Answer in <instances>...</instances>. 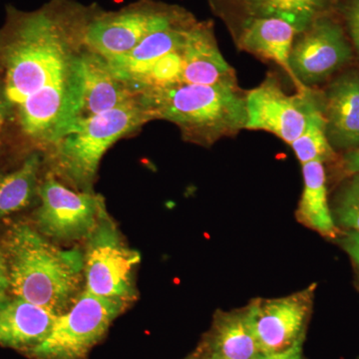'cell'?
Returning a JSON list of instances; mask_svg holds the SVG:
<instances>
[{"instance_id":"obj_14","label":"cell","mask_w":359,"mask_h":359,"mask_svg":"<svg viewBox=\"0 0 359 359\" xmlns=\"http://www.w3.org/2000/svg\"><path fill=\"white\" fill-rule=\"evenodd\" d=\"M323 115L332 148L359 149V72L344 73L330 84Z\"/></svg>"},{"instance_id":"obj_9","label":"cell","mask_w":359,"mask_h":359,"mask_svg":"<svg viewBox=\"0 0 359 359\" xmlns=\"http://www.w3.org/2000/svg\"><path fill=\"white\" fill-rule=\"evenodd\" d=\"M41 205L35 214L44 236L61 241L88 238L107 215L103 198L93 192H75L49 175L39 186Z\"/></svg>"},{"instance_id":"obj_24","label":"cell","mask_w":359,"mask_h":359,"mask_svg":"<svg viewBox=\"0 0 359 359\" xmlns=\"http://www.w3.org/2000/svg\"><path fill=\"white\" fill-rule=\"evenodd\" d=\"M334 214L342 226L359 233V173L340 191Z\"/></svg>"},{"instance_id":"obj_16","label":"cell","mask_w":359,"mask_h":359,"mask_svg":"<svg viewBox=\"0 0 359 359\" xmlns=\"http://www.w3.org/2000/svg\"><path fill=\"white\" fill-rule=\"evenodd\" d=\"M297 33V28L287 21L264 18L245 21L233 36L241 50L273 61L292 78L290 55Z\"/></svg>"},{"instance_id":"obj_18","label":"cell","mask_w":359,"mask_h":359,"mask_svg":"<svg viewBox=\"0 0 359 359\" xmlns=\"http://www.w3.org/2000/svg\"><path fill=\"white\" fill-rule=\"evenodd\" d=\"M203 354L214 359L261 358L248 306L217 313Z\"/></svg>"},{"instance_id":"obj_5","label":"cell","mask_w":359,"mask_h":359,"mask_svg":"<svg viewBox=\"0 0 359 359\" xmlns=\"http://www.w3.org/2000/svg\"><path fill=\"white\" fill-rule=\"evenodd\" d=\"M193 18L181 7L153 0H141L117 11H103L96 7L85 30L84 46L111 59L132 50L152 33Z\"/></svg>"},{"instance_id":"obj_20","label":"cell","mask_w":359,"mask_h":359,"mask_svg":"<svg viewBox=\"0 0 359 359\" xmlns=\"http://www.w3.org/2000/svg\"><path fill=\"white\" fill-rule=\"evenodd\" d=\"M302 176L304 190L297 208V219L323 237L339 238V230L328 205L323 163L313 161L302 165Z\"/></svg>"},{"instance_id":"obj_13","label":"cell","mask_w":359,"mask_h":359,"mask_svg":"<svg viewBox=\"0 0 359 359\" xmlns=\"http://www.w3.org/2000/svg\"><path fill=\"white\" fill-rule=\"evenodd\" d=\"M182 53V83L238 84L235 70L219 51L211 21L196 20L188 28Z\"/></svg>"},{"instance_id":"obj_6","label":"cell","mask_w":359,"mask_h":359,"mask_svg":"<svg viewBox=\"0 0 359 359\" xmlns=\"http://www.w3.org/2000/svg\"><path fill=\"white\" fill-rule=\"evenodd\" d=\"M84 256L86 290L126 308L136 297L134 271L140 254L125 245L108 215L87 238Z\"/></svg>"},{"instance_id":"obj_21","label":"cell","mask_w":359,"mask_h":359,"mask_svg":"<svg viewBox=\"0 0 359 359\" xmlns=\"http://www.w3.org/2000/svg\"><path fill=\"white\" fill-rule=\"evenodd\" d=\"M39 153L28 156L18 169L0 173V219L20 212L32 204L39 194Z\"/></svg>"},{"instance_id":"obj_8","label":"cell","mask_w":359,"mask_h":359,"mask_svg":"<svg viewBox=\"0 0 359 359\" xmlns=\"http://www.w3.org/2000/svg\"><path fill=\"white\" fill-rule=\"evenodd\" d=\"M323 105V96L311 87L290 95L278 77L269 73L245 93V129L269 132L290 145L306 129L309 116Z\"/></svg>"},{"instance_id":"obj_11","label":"cell","mask_w":359,"mask_h":359,"mask_svg":"<svg viewBox=\"0 0 359 359\" xmlns=\"http://www.w3.org/2000/svg\"><path fill=\"white\" fill-rule=\"evenodd\" d=\"M316 285L278 299H257L248 309L262 354L280 353L304 337Z\"/></svg>"},{"instance_id":"obj_25","label":"cell","mask_w":359,"mask_h":359,"mask_svg":"<svg viewBox=\"0 0 359 359\" xmlns=\"http://www.w3.org/2000/svg\"><path fill=\"white\" fill-rule=\"evenodd\" d=\"M347 29L359 54V0H347L342 8Z\"/></svg>"},{"instance_id":"obj_17","label":"cell","mask_w":359,"mask_h":359,"mask_svg":"<svg viewBox=\"0 0 359 359\" xmlns=\"http://www.w3.org/2000/svg\"><path fill=\"white\" fill-rule=\"evenodd\" d=\"M59 314L15 297L0 311V344L32 351L53 330Z\"/></svg>"},{"instance_id":"obj_4","label":"cell","mask_w":359,"mask_h":359,"mask_svg":"<svg viewBox=\"0 0 359 359\" xmlns=\"http://www.w3.org/2000/svg\"><path fill=\"white\" fill-rule=\"evenodd\" d=\"M149 121L138 96L115 109L79 120L51 146L56 171L83 192H92L105 153L116 142Z\"/></svg>"},{"instance_id":"obj_30","label":"cell","mask_w":359,"mask_h":359,"mask_svg":"<svg viewBox=\"0 0 359 359\" xmlns=\"http://www.w3.org/2000/svg\"><path fill=\"white\" fill-rule=\"evenodd\" d=\"M344 167L349 174L359 173V149L351 151L344 157Z\"/></svg>"},{"instance_id":"obj_10","label":"cell","mask_w":359,"mask_h":359,"mask_svg":"<svg viewBox=\"0 0 359 359\" xmlns=\"http://www.w3.org/2000/svg\"><path fill=\"white\" fill-rule=\"evenodd\" d=\"M353 57L344 29L327 14L297 33L290 55V79L297 90L321 83Z\"/></svg>"},{"instance_id":"obj_1","label":"cell","mask_w":359,"mask_h":359,"mask_svg":"<svg viewBox=\"0 0 359 359\" xmlns=\"http://www.w3.org/2000/svg\"><path fill=\"white\" fill-rule=\"evenodd\" d=\"M96 6L51 0L13 16L0 57L1 82L21 129L39 145L56 143L80 119L84 33Z\"/></svg>"},{"instance_id":"obj_26","label":"cell","mask_w":359,"mask_h":359,"mask_svg":"<svg viewBox=\"0 0 359 359\" xmlns=\"http://www.w3.org/2000/svg\"><path fill=\"white\" fill-rule=\"evenodd\" d=\"M9 292H11V283L8 264L4 250L0 248V311L11 301Z\"/></svg>"},{"instance_id":"obj_3","label":"cell","mask_w":359,"mask_h":359,"mask_svg":"<svg viewBox=\"0 0 359 359\" xmlns=\"http://www.w3.org/2000/svg\"><path fill=\"white\" fill-rule=\"evenodd\" d=\"M150 120H166L191 143L210 147L245 129V93L238 84L181 83L139 94Z\"/></svg>"},{"instance_id":"obj_7","label":"cell","mask_w":359,"mask_h":359,"mask_svg":"<svg viewBox=\"0 0 359 359\" xmlns=\"http://www.w3.org/2000/svg\"><path fill=\"white\" fill-rule=\"evenodd\" d=\"M125 306L85 290L60 314L49 337L30 351L37 359H85Z\"/></svg>"},{"instance_id":"obj_28","label":"cell","mask_w":359,"mask_h":359,"mask_svg":"<svg viewBox=\"0 0 359 359\" xmlns=\"http://www.w3.org/2000/svg\"><path fill=\"white\" fill-rule=\"evenodd\" d=\"M302 344L304 339L295 342L294 346L280 353L262 354L259 359H302Z\"/></svg>"},{"instance_id":"obj_12","label":"cell","mask_w":359,"mask_h":359,"mask_svg":"<svg viewBox=\"0 0 359 359\" xmlns=\"http://www.w3.org/2000/svg\"><path fill=\"white\" fill-rule=\"evenodd\" d=\"M212 11L230 28L231 34L245 21L276 18L302 32L325 14L330 0H208Z\"/></svg>"},{"instance_id":"obj_22","label":"cell","mask_w":359,"mask_h":359,"mask_svg":"<svg viewBox=\"0 0 359 359\" xmlns=\"http://www.w3.org/2000/svg\"><path fill=\"white\" fill-rule=\"evenodd\" d=\"M290 146L302 165L313 161L325 163L334 159V148L327 136L323 105L309 116L306 129Z\"/></svg>"},{"instance_id":"obj_23","label":"cell","mask_w":359,"mask_h":359,"mask_svg":"<svg viewBox=\"0 0 359 359\" xmlns=\"http://www.w3.org/2000/svg\"><path fill=\"white\" fill-rule=\"evenodd\" d=\"M183 46V44H182ZM182 46L161 57L140 76L135 78L127 86L136 95L150 90L167 88L182 83L183 53Z\"/></svg>"},{"instance_id":"obj_27","label":"cell","mask_w":359,"mask_h":359,"mask_svg":"<svg viewBox=\"0 0 359 359\" xmlns=\"http://www.w3.org/2000/svg\"><path fill=\"white\" fill-rule=\"evenodd\" d=\"M342 247L351 257L359 271V233L351 231L342 238Z\"/></svg>"},{"instance_id":"obj_2","label":"cell","mask_w":359,"mask_h":359,"mask_svg":"<svg viewBox=\"0 0 359 359\" xmlns=\"http://www.w3.org/2000/svg\"><path fill=\"white\" fill-rule=\"evenodd\" d=\"M15 297L59 314L76 295L84 271L78 250H61L32 226L18 224L7 231L2 247Z\"/></svg>"},{"instance_id":"obj_19","label":"cell","mask_w":359,"mask_h":359,"mask_svg":"<svg viewBox=\"0 0 359 359\" xmlns=\"http://www.w3.org/2000/svg\"><path fill=\"white\" fill-rule=\"evenodd\" d=\"M195 21L193 18L185 22L152 33L132 50L106 60L116 76L128 85L161 57L180 48L185 40L187 30Z\"/></svg>"},{"instance_id":"obj_31","label":"cell","mask_w":359,"mask_h":359,"mask_svg":"<svg viewBox=\"0 0 359 359\" xmlns=\"http://www.w3.org/2000/svg\"><path fill=\"white\" fill-rule=\"evenodd\" d=\"M196 359H214L212 358H210V356L205 355V354H202V355L199 356V358H197Z\"/></svg>"},{"instance_id":"obj_15","label":"cell","mask_w":359,"mask_h":359,"mask_svg":"<svg viewBox=\"0 0 359 359\" xmlns=\"http://www.w3.org/2000/svg\"><path fill=\"white\" fill-rule=\"evenodd\" d=\"M82 65L83 90L79 120L115 109L138 96L116 76L102 56L85 48Z\"/></svg>"},{"instance_id":"obj_29","label":"cell","mask_w":359,"mask_h":359,"mask_svg":"<svg viewBox=\"0 0 359 359\" xmlns=\"http://www.w3.org/2000/svg\"><path fill=\"white\" fill-rule=\"evenodd\" d=\"M11 106L7 101L6 94H4V86L0 82V141H1L2 130H4V124L7 117L11 114Z\"/></svg>"}]
</instances>
